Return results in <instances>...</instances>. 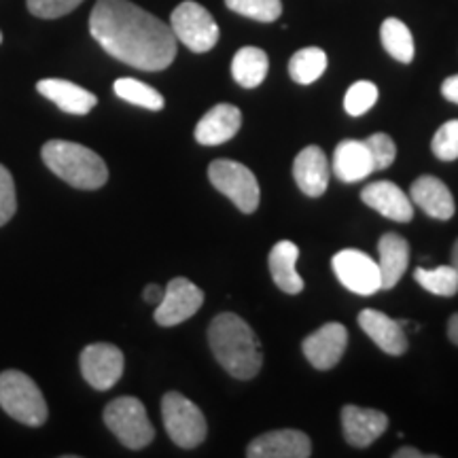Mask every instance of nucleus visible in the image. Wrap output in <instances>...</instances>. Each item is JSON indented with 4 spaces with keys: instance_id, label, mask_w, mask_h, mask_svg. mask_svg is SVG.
Listing matches in <instances>:
<instances>
[{
    "instance_id": "nucleus-35",
    "label": "nucleus",
    "mask_w": 458,
    "mask_h": 458,
    "mask_svg": "<svg viewBox=\"0 0 458 458\" xmlns=\"http://www.w3.org/2000/svg\"><path fill=\"white\" fill-rule=\"evenodd\" d=\"M442 94H444L445 100H450V102H454V105H458V74L445 79V81L442 83Z\"/></svg>"
},
{
    "instance_id": "nucleus-15",
    "label": "nucleus",
    "mask_w": 458,
    "mask_h": 458,
    "mask_svg": "<svg viewBox=\"0 0 458 458\" xmlns=\"http://www.w3.org/2000/svg\"><path fill=\"white\" fill-rule=\"evenodd\" d=\"M360 199L380 213L386 219L397 223H410L414 216V208H411L410 196L401 191V187L394 185L391 181H377L369 182L368 187L360 191Z\"/></svg>"
},
{
    "instance_id": "nucleus-10",
    "label": "nucleus",
    "mask_w": 458,
    "mask_h": 458,
    "mask_svg": "<svg viewBox=\"0 0 458 458\" xmlns=\"http://www.w3.org/2000/svg\"><path fill=\"white\" fill-rule=\"evenodd\" d=\"M204 303V293L187 278H172L165 286L162 301L156 308V323L162 327H174L191 318Z\"/></svg>"
},
{
    "instance_id": "nucleus-21",
    "label": "nucleus",
    "mask_w": 458,
    "mask_h": 458,
    "mask_svg": "<svg viewBox=\"0 0 458 458\" xmlns=\"http://www.w3.org/2000/svg\"><path fill=\"white\" fill-rule=\"evenodd\" d=\"M374 168V159L365 140H342L334 153V174L342 182L368 179Z\"/></svg>"
},
{
    "instance_id": "nucleus-40",
    "label": "nucleus",
    "mask_w": 458,
    "mask_h": 458,
    "mask_svg": "<svg viewBox=\"0 0 458 458\" xmlns=\"http://www.w3.org/2000/svg\"><path fill=\"white\" fill-rule=\"evenodd\" d=\"M0 43H3V32H0Z\"/></svg>"
},
{
    "instance_id": "nucleus-22",
    "label": "nucleus",
    "mask_w": 458,
    "mask_h": 458,
    "mask_svg": "<svg viewBox=\"0 0 458 458\" xmlns=\"http://www.w3.org/2000/svg\"><path fill=\"white\" fill-rule=\"evenodd\" d=\"M377 267H380L382 289H393L408 270L410 244L399 233H385L377 242Z\"/></svg>"
},
{
    "instance_id": "nucleus-28",
    "label": "nucleus",
    "mask_w": 458,
    "mask_h": 458,
    "mask_svg": "<svg viewBox=\"0 0 458 458\" xmlns=\"http://www.w3.org/2000/svg\"><path fill=\"white\" fill-rule=\"evenodd\" d=\"M416 283L428 293L439 297H452L458 291V274L452 266H439L435 270H427V267H418L414 272Z\"/></svg>"
},
{
    "instance_id": "nucleus-11",
    "label": "nucleus",
    "mask_w": 458,
    "mask_h": 458,
    "mask_svg": "<svg viewBox=\"0 0 458 458\" xmlns=\"http://www.w3.org/2000/svg\"><path fill=\"white\" fill-rule=\"evenodd\" d=\"M123 352L113 344H89L81 352V374L96 391H108L123 376Z\"/></svg>"
},
{
    "instance_id": "nucleus-39",
    "label": "nucleus",
    "mask_w": 458,
    "mask_h": 458,
    "mask_svg": "<svg viewBox=\"0 0 458 458\" xmlns=\"http://www.w3.org/2000/svg\"><path fill=\"white\" fill-rule=\"evenodd\" d=\"M450 266L454 267L456 274H458V240L454 242V249H452V263H450Z\"/></svg>"
},
{
    "instance_id": "nucleus-14",
    "label": "nucleus",
    "mask_w": 458,
    "mask_h": 458,
    "mask_svg": "<svg viewBox=\"0 0 458 458\" xmlns=\"http://www.w3.org/2000/svg\"><path fill=\"white\" fill-rule=\"evenodd\" d=\"M388 418L385 411L346 405L342 410V428L346 442L354 448H368L386 431Z\"/></svg>"
},
{
    "instance_id": "nucleus-33",
    "label": "nucleus",
    "mask_w": 458,
    "mask_h": 458,
    "mask_svg": "<svg viewBox=\"0 0 458 458\" xmlns=\"http://www.w3.org/2000/svg\"><path fill=\"white\" fill-rule=\"evenodd\" d=\"M81 3L83 0H28V11L41 20H57L71 13Z\"/></svg>"
},
{
    "instance_id": "nucleus-6",
    "label": "nucleus",
    "mask_w": 458,
    "mask_h": 458,
    "mask_svg": "<svg viewBox=\"0 0 458 458\" xmlns=\"http://www.w3.org/2000/svg\"><path fill=\"white\" fill-rule=\"evenodd\" d=\"M162 416L165 433L179 448L191 450L206 439V418L202 410L181 393H165L162 399Z\"/></svg>"
},
{
    "instance_id": "nucleus-30",
    "label": "nucleus",
    "mask_w": 458,
    "mask_h": 458,
    "mask_svg": "<svg viewBox=\"0 0 458 458\" xmlns=\"http://www.w3.org/2000/svg\"><path fill=\"white\" fill-rule=\"evenodd\" d=\"M377 102V88L371 81H357L351 85V89L346 91V98H344V108L352 117H360L369 111Z\"/></svg>"
},
{
    "instance_id": "nucleus-38",
    "label": "nucleus",
    "mask_w": 458,
    "mask_h": 458,
    "mask_svg": "<svg viewBox=\"0 0 458 458\" xmlns=\"http://www.w3.org/2000/svg\"><path fill=\"white\" fill-rule=\"evenodd\" d=\"M394 458H427V454H422V452H418L416 448H401L393 454Z\"/></svg>"
},
{
    "instance_id": "nucleus-18",
    "label": "nucleus",
    "mask_w": 458,
    "mask_h": 458,
    "mask_svg": "<svg viewBox=\"0 0 458 458\" xmlns=\"http://www.w3.org/2000/svg\"><path fill=\"white\" fill-rule=\"evenodd\" d=\"M357 320L359 327L371 337V342L380 351L393 354V357H399V354L408 351V337H405L399 320H393L380 310H369V308L360 312Z\"/></svg>"
},
{
    "instance_id": "nucleus-4",
    "label": "nucleus",
    "mask_w": 458,
    "mask_h": 458,
    "mask_svg": "<svg viewBox=\"0 0 458 458\" xmlns=\"http://www.w3.org/2000/svg\"><path fill=\"white\" fill-rule=\"evenodd\" d=\"M0 408L28 427H41L49 414L41 388L15 369L0 374Z\"/></svg>"
},
{
    "instance_id": "nucleus-31",
    "label": "nucleus",
    "mask_w": 458,
    "mask_h": 458,
    "mask_svg": "<svg viewBox=\"0 0 458 458\" xmlns=\"http://www.w3.org/2000/svg\"><path fill=\"white\" fill-rule=\"evenodd\" d=\"M433 156L442 162H454L458 159V119L445 122L442 128L435 131L433 142Z\"/></svg>"
},
{
    "instance_id": "nucleus-16",
    "label": "nucleus",
    "mask_w": 458,
    "mask_h": 458,
    "mask_svg": "<svg viewBox=\"0 0 458 458\" xmlns=\"http://www.w3.org/2000/svg\"><path fill=\"white\" fill-rule=\"evenodd\" d=\"M242 128V113L233 105H216L199 119L196 125V140L199 145L216 147L232 140Z\"/></svg>"
},
{
    "instance_id": "nucleus-9",
    "label": "nucleus",
    "mask_w": 458,
    "mask_h": 458,
    "mask_svg": "<svg viewBox=\"0 0 458 458\" xmlns=\"http://www.w3.org/2000/svg\"><path fill=\"white\" fill-rule=\"evenodd\" d=\"M334 272L340 283L348 291L357 295H374L382 289V276L377 261L371 259L369 255L360 253L357 249L340 250L331 261Z\"/></svg>"
},
{
    "instance_id": "nucleus-37",
    "label": "nucleus",
    "mask_w": 458,
    "mask_h": 458,
    "mask_svg": "<svg viewBox=\"0 0 458 458\" xmlns=\"http://www.w3.org/2000/svg\"><path fill=\"white\" fill-rule=\"evenodd\" d=\"M448 337L452 344H456L458 346V312L452 314V318L448 320Z\"/></svg>"
},
{
    "instance_id": "nucleus-20",
    "label": "nucleus",
    "mask_w": 458,
    "mask_h": 458,
    "mask_svg": "<svg viewBox=\"0 0 458 458\" xmlns=\"http://www.w3.org/2000/svg\"><path fill=\"white\" fill-rule=\"evenodd\" d=\"M37 89L38 94L71 114H88L98 105V98L91 91L77 83L64 81V79H43L37 83Z\"/></svg>"
},
{
    "instance_id": "nucleus-2",
    "label": "nucleus",
    "mask_w": 458,
    "mask_h": 458,
    "mask_svg": "<svg viewBox=\"0 0 458 458\" xmlns=\"http://www.w3.org/2000/svg\"><path fill=\"white\" fill-rule=\"evenodd\" d=\"M208 344L215 359L229 376L250 380L259 374L263 365L261 344L250 325L238 314L223 312L215 317L208 327Z\"/></svg>"
},
{
    "instance_id": "nucleus-5",
    "label": "nucleus",
    "mask_w": 458,
    "mask_h": 458,
    "mask_svg": "<svg viewBox=\"0 0 458 458\" xmlns=\"http://www.w3.org/2000/svg\"><path fill=\"white\" fill-rule=\"evenodd\" d=\"M105 425L130 450L145 448L156 437L145 405L136 397H119L111 401L105 410Z\"/></svg>"
},
{
    "instance_id": "nucleus-7",
    "label": "nucleus",
    "mask_w": 458,
    "mask_h": 458,
    "mask_svg": "<svg viewBox=\"0 0 458 458\" xmlns=\"http://www.w3.org/2000/svg\"><path fill=\"white\" fill-rule=\"evenodd\" d=\"M208 179L215 189H219L223 196L236 204L240 213L250 215L259 206V182L244 164L233 162V159H215L208 165Z\"/></svg>"
},
{
    "instance_id": "nucleus-17",
    "label": "nucleus",
    "mask_w": 458,
    "mask_h": 458,
    "mask_svg": "<svg viewBox=\"0 0 458 458\" xmlns=\"http://www.w3.org/2000/svg\"><path fill=\"white\" fill-rule=\"evenodd\" d=\"M411 202H414L418 208H422L428 216L439 221H448L454 216V198H452V191L445 185L444 181H439L437 176H420L411 182L410 189Z\"/></svg>"
},
{
    "instance_id": "nucleus-32",
    "label": "nucleus",
    "mask_w": 458,
    "mask_h": 458,
    "mask_svg": "<svg viewBox=\"0 0 458 458\" xmlns=\"http://www.w3.org/2000/svg\"><path fill=\"white\" fill-rule=\"evenodd\" d=\"M365 145H368V148H369L376 170L388 168V165L394 162V157H397V145H394V140L391 139V136L382 134V131L371 134L369 139L365 140Z\"/></svg>"
},
{
    "instance_id": "nucleus-24",
    "label": "nucleus",
    "mask_w": 458,
    "mask_h": 458,
    "mask_svg": "<svg viewBox=\"0 0 458 458\" xmlns=\"http://www.w3.org/2000/svg\"><path fill=\"white\" fill-rule=\"evenodd\" d=\"M267 71H270V60L259 47H242L232 60L233 79L246 89L259 88L266 81Z\"/></svg>"
},
{
    "instance_id": "nucleus-27",
    "label": "nucleus",
    "mask_w": 458,
    "mask_h": 458,
    "mask_svg": "<svg viewBox=\"0 0 458 458\" xmlns=\"http://www.w3.org/2000/svg\"><path fill=\"white\" fill-rule=\"evenodd\" d=\"M113 88L114 94L130 105L148 108V111H162L164 108V96L151 85L136 81V79H117Z\"/></svg>"
},
{
    "instance_id": "nucleus-25",
    "label": "nucleus",
    "mask_w": 458,
    "mask_h": 458,
    "mask_svg": "<svg viewBox=\"0 0 458 458\" xmlns=\"http://www.w3.org/2000/svg\"><path fill=\"white\" fill-rule=\"evenodd\" d=\"M380 38L388 55L401 62V64H410L414 60L416 47H414V37H411L410 28L397 17H388L385 24L380 28Z\"/></svg>"
},
{
    "instance_id": "nucleus-12",
    "label": "nucleus",
    "mask_w": 458,
    "mask_h": 458,
    "mask_svg": "<svg viewBox=\"0 0 458 458\" xmlns=\"http://www.w3.org/2000/svg\"><path fill=\"white\" fill-rule=\"evenodd\" d=\"M250 458H308L312 456V442L297 428H280V431L263 433L246 448Z\"/></svg>"
},
{
    "instance_id": "nucleus-3",
    "label": "nucleus",
    "mask_w": 458,
    "mask_h": 458,
    "mask_svg": "<svg viewBox=\"0 0 458 458\" xmlns=\"http://www.w3.org/2000/svg\"><path fill=\"white\" fill-rule=\"evenodd\" d=\"M41 157L54 174L77 189H100L108 181V168L98 153L68 140H49Z\"/></svg>"
},
{
    "instance_id": "nucleus-36",
    "label": "nucleus",
    "mask_w": 458,
    "mask_h": 458,
    "mask_svg": "<svg viewBox=\"0 0 458 458\" xmlns=\"http://www.w3.org/2000/svg\"><path fill=\"white\" fill-rule=\"evenodd\" d=\"M162 297H164V289L159 284H148L147 289H145V301L147 303H157L162 301Z\"/></svg>"
},
{
    "instance_id": "nucleus-23",
    "label": "nucleus",
    "mask_w": 458,
    "mask_h": 458,
    "mask_svg": "<svg viewBox=\"0 0 458 458\" xmlns=\"http://www.w3.org/2000/svg\"><path fill=\"white\" fill-rule=\"evenodd\" d=\"M297 257H300V249L289 240H280L270 250V272L274 283L289 295H297L303 291V280L295 270Z\"/></svg>"
},
{
    "instance_id": "nucleus-29",
    "label": "nucleus",
    "mask_w": 458,
    "mask_h": 458,
    "mask_svg": "<svg viewBox=\"0 0 458 458\" xmlns=\"http://www.w3.org/2000/svg\"><path fill=\"white\" fill-rule=\"evenodd\" d=\"M225 4L233 13L261 21V24H272L283 13V3L280 0H225Z\"/></svg>"
},
{
    "instance_id": "nucleus-34",
    "label": "nucleus",
    "mask_w": 458,
    "mask_h": 458,
    "mask_svg": "<svg viewBox=\"0 0 458 458\" xmlns=\"http://www.w3.org/2000/svg\"><path fill=\"white\" fill-rule=\"evenodd\" d=\"M17 210V196H15V182L11 172L0 165V225L13 219Z\"/></svg>"
},
{
    "instance_id": "nucleus-26",
    "label": "nucleus",
    "mask_w": 458,
    "mask_h": 458,
    "mask_svg": "<svg viewBox=\"0 0 458 458\" xmlns=\"http://www.w3.org/2000/svg\"><path fill=\"white\" fill-rule=\"evenodd\" d=\"M327 71V54L320 47H306L295 51L289 60V74L295 83L310 85Z\"/></svg>"
},
{
    "instance_id": "nucleus-8",
    "label": "nucleus",
    "mask_w": 458,
    "mask_h": 458,
    "mask_svg": "<svg viewBox=\"0 0 458 458\" xmlns=\"http://www.w3.org/2000/svg\"><path fill=\"white\" fill-rule=\"evenodd\" d=\"M170 28L176 41H181L193 54H206L219 43V26L215 17L193 0H185L172 11Z\"/></svg>"
},
{
    "instance_id": "nucleus-13",
    "label": "nucleus",
    "mask_w": 458,
    "mask_h": 458,
    "mask_svg": "<svg viewBox=\"0 0 458 458\" xmlns=\"http://www.w3.org/2000/svg\"><path fill=\"white\" fill-rule=\"evenodd\" d=\"M348 344V329L340 323H327L303 340L301 348L314 368L325 371L335 368Z\"/></svg>"
},
{
    "instance_id": "nucleus-1",
    "label": "nucleus",
    "mask_w": 458,
    "mask_h": 458,
    "mask_svg": "<svg viewBox=\"0 0 458 458\" xmlns=\"http://www.w3.org/2000/svg\"><path fill=\"white\" fill-rule=\"evenodd\" d=\"M89 32L108 55L139 71H164L176 57L172 28L130 0H98Z\"/></svg>"
},
{
    "instance_id": "nucleus-19",
    "label": "nucleus",
    "mask_w": 458,
    "mask_h": 458,
    "mask_svg": "<svg viewBox=\"0 0 458 458\" xmlns=\"http://www.w3.org/2000/svg\"><path fill=\"white\" fill-rule=\"evenodd\" d=\"M293 176L297 187H300L306 196H323L329 187V164L323 148L310 145L303 148V151H300V156H297L293 162Z\"/></svg>"
}]
</instances>
